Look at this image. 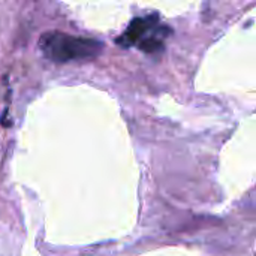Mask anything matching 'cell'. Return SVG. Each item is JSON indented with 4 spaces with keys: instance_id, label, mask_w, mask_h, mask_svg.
<instances>
[{
    "instance_id": "obj_1",
    "label": "cell",
    "mask_w": 256,
    "mask_h": 256,
    "mask_svg": "<svg viewBox=\"0 0 256 256\" xmlns=\"http://www.w3.org/2000/svg\"><path fill=\"white\" fill-rule=\"evenodd\" d=\"M39 48L50 60L63 63L69 60L96 57L102 51V44L94 39L69 36L60 32H48L40 36Z\"/></svg>"
},
{
    "instance_id": "obj_2",
    "label": "cell",
    "mask_w": 256,
    "mask_h": 256,
    "mask_svg": "<svg viewBox=\"0 0 256 256\" xmlns=\"http://www.w3.org/2000/svg\"><path fill=\"white\" fill-rule=\"evenodd\" d=\"M150 27V21L148 20H142V18H136L130 22V26L128 27V30L122 34V38L117 40L120 45L123 46H129L132 44H135Z\"/></svg>"
},
{
    "instance_id": "obj_3",
    "label": "cell",
    "mask_w": 256,
    "mask_h": 256,
    "mask_svg": "<svg viewBox=\"0 0 256 256\" xmlns=\"http://www.w3.org/2000/svg\"><path fill=\"white\" fill-rule=\"evenodd\" d=\"M140 48L142 50V51H146V52H159V51H162V48H164V44H162V40L160 39H156V38H147V39H144V40H141L140 42Z\"/></svg>"
}]
</instances>
